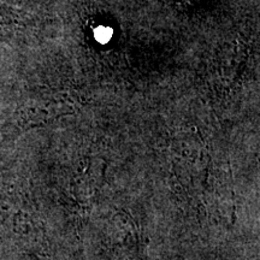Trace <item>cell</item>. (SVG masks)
I'll return each instance as SVG.
<instances>
[{
    "mask_svg": "<svg viewBox=\"0 0 260 260\" xmlns=\"http://www.w3.org/2000/svg\"><path fill=\"white\" fill-rule=\"evenodd\" d=\"M23 191L15 182H0V237L19 248L40 245L41 232Z\"/></svg>",
    "mask_w": 260,
    "mask_h": 260,
    "instance_id": "cell-1",
    "label": "cell"
},
{
    "mask_svg": "<svg viewBox=\"0 0 260 260\" xmlns=\"http://www.w3.org/2000/svg\"><path fill=\"white\" fill-rule=\"evenodd\" d=\"M112 37V30L110 28H106V27H99L95 30V38L96 40L99 42H102V44H105L111 39Z\"/></svg>",
    "mask_w": 260,
    "mask_h": 260,
    "instance_id": "cell-2",
    "label": "cell"
}]
</instances>
